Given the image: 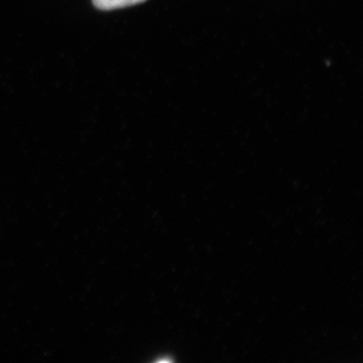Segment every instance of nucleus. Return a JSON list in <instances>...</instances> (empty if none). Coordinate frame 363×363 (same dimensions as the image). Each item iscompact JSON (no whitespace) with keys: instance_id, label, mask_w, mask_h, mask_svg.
I'll return each instance as SVG.
<instances>
[{"instance_id":"obj_1","label":"nucleus","mask_w":363,"mask_h":363,"mask_svg":"<svg viewBox=\"0 0 363 363\" xmlns=\"http://www.w3.org/2000/svg\"><path fill=\"white\" fill-rule=\"evenodd\" d=\"M145 0H93V4L98 9L111 11V9H123V7L135 6Z\"/></svg>"}]
</instances>
